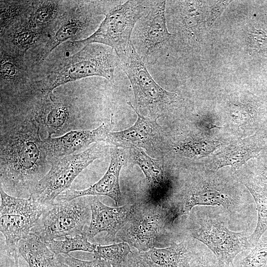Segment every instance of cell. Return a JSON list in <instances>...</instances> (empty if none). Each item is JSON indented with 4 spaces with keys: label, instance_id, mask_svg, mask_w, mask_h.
<instances>
[{
    "label": "cell",
    "instance_id": "obj_1",
    "mask_svg": "<svg viewBox=\"0 0 267 267\" xmlns=\"http://www.w3.org/2000/svg\"><path fill=\"white\" fill-rule=\"evenodd\" d=\"M0 187L8 194L29 198L50 168L40 126L33 111L1 115Z\"/></svg>",
    "mask_w": 267,
    "mask_h": 267
},
{
    "label": "cell",
    "instance_id": "obj_2",
    "mask_svg": "<svg viewBox=\"0 0 267 267\" xmlns=\"http://www.w3.org/2000/svg\"><path fill=\"white\" fill-rule=\"evenodd\" d=\"M175 221L167 204L148 199L134 204L129 220L116 237L143 253L161 246Z\"/></svg>",
    "mask_w": 267,
    "mask_h": 267
},
{
    "label": "cell",
    "instance_id": "obj_3",
    "mask_svg": "<svg viewBox=\"0 0 267 267\" xmlns=\"http://www.w3.org/2000/svg\"><path fill=\"white\" fill-rule=\"evenodd\" d=\"M155 0H128L119 3L105 14L100 25L89 38L79 43H97L110 47L117 56L125 52L138 21L147 14Z\"/></svg>",
    "mask_w": 267,
    "mask_h": 267
},
{
    "label": "cell",
    "instance_id": "obj_4",
    "mask_svg": "<svg viewBox=\"0 0 267 267\" xmlns=\"http://www.w3.org/2000/svg\"><path fill=\"white\" fill-rule=\"evenodd\" d=\"M86 197L55 200L47 207L31 232L44 242L83 234L91 218L90 200Z\"/></svg>",
    "mask_w": 267,
    "mask_h": 267
},
{
    "label": "cell",
    "instance_id": "obj_5",
    "mask_svg": "<svg viewBox=\"0 0 267 267\" xmlns=\"http://www.w3.org/2000/svg\"><path fill=\"white\" fill-rule=\"evenodd\" d=\"M104 150V145L95 143L82 152L50 161L49 170L30 197L44 206L51 205L60 194L70 189L73 181L85 168L102 156Z\"/></svg>",
    "mask_w": 267,
    "mask_h": 267
},
{
    "label": "cell",
    "instance_id": "obj_6",
    "mask_svg": "<svg viewBox=\"0 0 267 267\" xmlns=\"http://www.w3.org/2000/svg\"><path fill=\"white\" fill-rule=\"evenodd\" d=\"M0 230L5 238L7 254L18 260V245L26 238L47 206L32 197L18 198L0 187Z\"/></svg>",
    "mask_w": 267,
    "mask_h": 267
},
{
    "label": "cell",
    "instance_id": "obj_7",
    "mask_svg": "<svg viewBox=\"0 0 267 267\" xmlns=\"http://www.w3.org/2000/svg\"><path fill=\"white\" fill-rule=\"evenodd\" d=\"M113 50L100 44H87L56 72L43 88L44 92L46 95H51L53 90L61 85L94 76L113 81L115 62Z\"/></svg>",
    "mask_w": 267,
    "mask_h": 267
},
{
    "label": "cell",
    "instance_id": "obj_8",
    "mask_svg": "<svg viewBox=\"0 0 267 267\" xmlns=\"http://www.w3.org/2000/svg\"><path fill=\"white\" fill-rule=\"evenodd\" d=\"M117 56L131 83L138 107L150 112H162L175 102L176 92L166 90L156 82L132 42L127 49Z\"/></svg>",
    "mask_w": 267,
    "mask_h": 267
},
{
    "label": "cell",
    "instance_id": "obj_9",
    "mask_svg": "<svg viewBox=\"0 0 267 267\" xmlns=\"http://www.w3.org/2000/svg\"><path fill=\"white\" fill-rule=\"evenodd\" d=\"M190 233L211 250L221 264L227 267L233 266L238 254L252 247L243 231L229 229L223 222L215 217L201 219Z\"/></svg>",
    "mask_w": 267,
    "mask_h": 267
},
{
    "label": "cell",
    "instance_id": "obj_10",
    "mask_svg": "<svg viewBox=\"0 0 267 267\" xmlns=\"http://www.w3.org/2000/svg\"><path fill=\"white\" fill-rule=\"evenodd\" d=\"M166 0H155L149 12L134 28V44L138 54L149 55L166 44L173 35L169 32L165 18Z\"/></svg>",
    "mask_w": 267,
    "mask_h": 267
},
{
    "label": "cell",
    "instance_id": "obj_11",
    "mask_svg": "<svg viewBox=\"0 0 267 267\" xmlns=\"http://www.w3.org/2000/svg\"><path fill=\"white\" fill-rule=\"evenodd\" d=\"M113 126L112 117L110 122L94 129L73 130L57 137L47 136L43 140L48 161L72 154L91 143L106 141Z\"/></svg>",
    "mask_w": 267,
    "mask_h": 267
},
{
    "label": "cell",
    "instance_id": "obj_12",
    "mask_svg": "<svg viewBox=\"0 0 267 267\" xmlns=\"http://www.w3.org/2000/svg\"><path fill=\"white\" fill-rule=\"evenodd\" d=\"M134 204L111 207L94 197L90 200L91 218L84 233L89 240H92L98 233H107L106 238L114 242L118 232L129 220Z\"/></svg>",
    "mask_w": 267,
    "mask_h": 267
},
{
    "label": "cell",
    "instance_id": "obj_13",
    "mask_svg": "<svg viewBox=\"0 0 267 267\" xmlns=\"http://www.w3.org/2000/svg\"><path fill=\"white\" fill-rule=\"evenodd\" d=\"M110 162L108 170L97 182L81 190L69 189L60 194L55 200L68 201L83 196L104 195L111 198L117 205L119 204L121 200L119 176L125 162L124 155L119 147L114 146L110 148Z\"/></svg>",
    "mask_w": 267,
    "mask_h": 267
},
{
    "label": "cell",
    "instance_id": "obj_14",
    "mask_svg": "<svg viewBox=\"0 0 267 267\" xmlns=\"http://www.w3.org/2000/svg\"><path fill=\"white\" fill-rule=\"evenodd\" d=\"M53 95H48L33 110L34 117L41 127L44 128L48 136L64 134L73 130L77 123V117L70 104L55 100Z\"/></svg>",
    "mask_w": 267,
    "mask_h": 267
},
{
    "label": "cell",
    "instance_id": "obj_15",
    "mask_svg": "<svg viewBox=\"0 0 267 267\" xmlns=\"http://www.w3.org/2000/svg\"><path fill=\"white\" fill-rule=\"evenodd\" d=\"M221 206L233 214L238 207L236 201L225 191L215 186H199L192 189L180 199L169 203L174 218L188 214L195 206Z\"/></svg>",
    "mask_w": 267,
    "mask_h": 267
},
{
    "label": "cell",
    "instance_id": "obj_16",
    "mask_svg": "<svg viewBox=\"0 0 267 267\" xmlns=\"http://www.w3.org/2000/svg\"><path fill=\"white\" fill-rule=\"evenodd\" d=\"M128 104L137 115L132 127L123 131L110 132L106 142L114 146L124 148H148L153 144L158 135V124L154 120L140 114L131 102Z\"/></svg>",
    "mask_w": 267,
    "mask_h": 267
},
{
    "label": "cell",
    "instance_id": "obj_17",
    "mask_svg": "<svg viewBox=\"0 0 267 267\" xmlns=\"http://www.w3.org/2000/svg\"><path fill=\"white\" fill-rule=\"evenodd\" d=\"M141 255L151 267H189L196 254L188 241H182L163 248H154Z\"/></svg>",
    "mask_w": 267,
    "mask_h": 267
},
{
    "label": "cell",
    "instance_id": "obj_18",
    "mask_svg": "<svg viewBox=\"0 0 267 267\" xmlns=\"http://www.w3.org/2000/svg\"><path fill=\"white\" fill-rule=\"evenodd\" d=\"M131 150L134 162L140 168L149 184L152 196L149 199L165 203L162 191L165 188L167 180L160 162L150 157L141 148H133Z\"/></svg>",
    "mask_w": 267,
    "mask_h": 267
},
{
    "label": "cell",
    "instance_id": "obj_19",
    "mask_svg": "<svg viewBox=\"0 0 267 267\" xmlns=\"http://www.w3.org/2000/svg\"><path fill=\"white\" fill-rule=\"evenodd\" d=\"M18 253L29 267H59L60 261L38 236L30 233L21 240L18 245Z\"/></svg>",
    "mask_w": 267,
    "mask_h": 267
},
{
    "label": "cell",
    "instance_id": "obj_20",
    "mask_svg": "<svg viewBox=\"0 0 267 267\" xmlns=\"http://www.w3.org/2000/svg\"><path fill=\"white\" fill-rule=\"evenodd\" d=\"M253 196L258 212V222L253 232L248 237L252 246H255L267 230V189L250 182H243Z\"/></svg>",
    "mask_w": 267,
    "mask_h": 267
},
{
    "label": "cell",
    "instance_id": "obj_21",
    "mask_svg": "<svg viewBox=\"0 0 267 267\" xmlns=\"http://www.w3.org/2000/svg\"><path fill=\"white\" fill-rule=\"evenodd\" d=\"M83 233L66 236L45 242L48 247L55 254H69L75 251L94 252L96 245L90 243Z\"/></svg>",
    "mask_w": 267,
    "mask_h": 267
},
{
    "label": "cell",
    "instance_id": "obj_22",
    "mask_svg": "<svg viewBox=\"0 0 267 267\" xmlns=\"http://www.w3.org/2000/svg\"><path fill=\"white\" fill-rule=\"evenodd\" d=\"M132 252L127 243H114L109 245H96L93 252V257L107 261L113 267H116L123 263Z\"/></svg>",
    "mask_w": 267,
    "mask_h": 267
},
{
    "label": "cell",
    "instance_id": "obj_23",
    "mask_svg": "<svg viewBox=\"0 0 267 267\" xmlns=\"http://www.w3.org/2000/svg\"><path fill=\"white\" fill-rule=\"evenodd\" d=\"M239 267H267V236L262 237L252 247Z\"/></svg>",
    "mask_w": 267,
    "mask_h": 267
},
{
    "label": "cell",
    "instance_id": "obj_24",
    "mask_svg": "<svg viewBox=\"0 0 267 267\" xmlns=\"http://www.w3.org/2000/svg\"><path fill=\"white\" fill-rule=\"evenodd\" d=\"M252 153L248 149H245L241 145L234 147L222 155L220 161L216 163L214 169H218L227 165L239 167L252 156Z\"/></svg>",
    "mask_w": 267,
    "mask_h": 267
},
{
    "label": "cell",
    "instance_id": "obj_25",
    "mask_svg": "<svg viewBox=\"0 0 267 267\" xmlns=\"http://www.w3.org/2000/svg\"><path fill=\"white\" fill-rule=\"evenodd\" d=\"M59 260L70 267H113L109 262L100 259L84 261L75 258L69 254L57 255Z\"/></svg>",
    "mask_w": 267,
    "mask_h": 267
},
{
    "label": "cell",
    "instance_id": "obj_26",
    "mask_svg": "<svg viewBox=\"0 0 267 267\" xmlns=\"http://www.w3.org/2000/svg\"><path fill=\"white\" fill-rule=\"evenodd\" d=\"M83 24L79 21L71 20L65 23L59 29L54 36V46L73 37L82 28Z\"/></svg>",
    "mask_w": 267,
    "mask_h": 267
},
{
    "label": "cell",
    "instance_id": "obj_27",
    "mask_svg": "<svg viewBox=\"0 0 267 267\" xmlns=\"http://www.w3.org/2000/svg\"><path fill=\"white\" fill-rule=\"evenodd\" d=\"M116 267H151L144 260L141 253H132L126 260Z\"/></svg>",
    "mask_w": 267,
    "mask_h": 267
},
{
    "label": "cell",
    "instance_id": "obj_28",
    "mask_svg": "<svg viewBox=\"0 0 267 267\" xmlns=\"http://www.w3.org/2000/svg\"><path fill=\"white\" fill-rule=\"evenodd\" d=\"M231 1H220L217 3L211 11L210 15L207 21V26H212L217 18L220 17L223 10Z\"/></svg>",
    "mask_w": 267,
    "mask_h": 267
},
{
    "label": "cell",
    "instance_id": "obj_29",
    "mask_svg": "<svg viewBox=\"0 0 267 267\" xmlns=\"http://www.w3.org/2000/svg\"><path fill=\"white\" fill-rule=\"evenodd\" d=\"M55 7L53 3H47L42 5L36 12V18L40 21H46L53 15Z\"/></svg>",
    "mask_w": 267,
    "mask_h": 267
},
{
    "label": "cell",
    "instance_id": "obj_30",
    "mask_svg": "<svg viewBox=\"0 0 267 267\" xmlns=\"http://www.w3.org/2000/svg\"><path fill=\"white\" fill-rule=\"evenodd\" d=\"M34 37V33L31 31H24L18 35L17 41L20 45H25L30 44L33 41Z\"/></svg>",
    "mask_w": 267,
    "mask_h": 267
},
{
    "label": "cell",
    "instance_id": "obj_31",
    "mask_svg": "<svg viewBox=\"0 0 267 267\" xmlns=\"http://www.w3.org/2000/svg\"><path fill=\"white\" fill-rule=\"evenodd\" d=\"M16 72L15 66L11 62L2 61L1 64L0 73L2 77H10L13 76Z\"/></svg>",
    "mask_w": 267,
    "mask_h": 267
},
{
    "label": "cell",
    "instance_id": "obj_32",
    "mask_svg": "<svg viewBox=\"0 0 267 267\" xmlns=\"http://www.w3.org/2000/svg\"><path fill=\"white\" fill-rule=\"evenodd\" d=\"M189 267H211L209 262L204 256L197 255L191 261Z\"/></svg>",
    "mask_w": 267,
    "mask_h": 267
},
{
    "label": "cell",
    "instance_id": "obj_33",
    "mask_svg": "<svg viewBox=\"0 0 267 267\" xmlns=\"http://www.w3.org/2000/svg\"><path fill=\"white\" fill-rule=\"evenodd\" d=\"M59 267H70L66 264L60 261Z\"/></svg>",
    "mask_w": 267,
    "mask_h": 267
}]
</instances>
